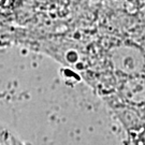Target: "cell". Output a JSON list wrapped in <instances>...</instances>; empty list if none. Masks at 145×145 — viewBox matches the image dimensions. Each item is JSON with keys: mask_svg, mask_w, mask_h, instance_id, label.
<instances>
[{"mask_svg": "<svg viewBox=\"0 0 145 145\" xmlns=\"http://www.w3.org/2000/svg\"><path fill=\"white\" fill-rule=\"evenodd\" d=\"M1 1H2V7H8L13 0H1Z\"/></svg>", "mask_w": 145, "mask_h": 145, "instance_id": "obj_1", "label": "cell"}]
</instances>
